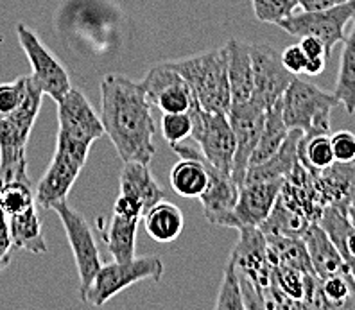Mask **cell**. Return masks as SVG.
<instances>
[{"label":"cell","mask_w":355,"mask_h":310,"mask_svg":"<svg viewBox=\"0 0 355 310\" xmlns=\"http://www.w3.org/2000/svg\"><path fill=\"white\" fill-rule=\"evenodd\" d=\"M228 54V79L232 104H243L253 97V63L250 44L230 38L225 45Z\"/></svg>","instance_id":"e0dca14e"},{"label":"cell","mask_w":355,"mask_h":310,"mask_svg":"<svg viewBox=\"0 0 355 310\" xmlns=\"http://www.w3.org/2000/svg\"><path fill=\"white\" fill-rule=\"evenodd\" d=\"M36 203L33 181H6L4 196L0 199V208L6 216H17Z\"/></svg>","instance_id":"f1b7e54d"},{"label":"cell","mask_w":355,"mask_h":310,"mask_svg":"<svg viewBox=\"0 0 355 310\" xmlns=\"http://www.w3.org/2000/svg\"><path fill=\"white\" fill-rule=\"evenodd\" d=\"M44 90L29 76L26 101L18 110L0 115V176L6 181H31L26 147L44 103Z\"/></svg>","instance_id":"277c9868"},{"label":"cell","mask_w":355,"mask_h":310,"mask_svg":"<svg viewBox=\"0 0 355 310\" xmlns=\"http://www.w3.org/2000/svg\"><path fill=\"white\" fill-rule=\"evenodd\" d=\"M113 214H119V216L124 217H133V219H142L144 208L142 205L135 201V199L128 198V196L124 194H119L117 201L113 205Z\"/></svg>","instance_id":"8d00e7d4"},{"label":"cell","mask_w":355,"mask_h":310,"mask_svg":"<svg viewBox=\"0 0 355 310\" xmlns=\"http://www.w3.org/2000/svg\"><path fill=\"white\" fill-rule=\"evenodd\" d=\"M280 56H282V63H284V67H286L291 74H295V76L304 74L305 63H307V56H305V52L302 51L300 44L287 47L286 51L282 52Z\"/></svg>","instance_id":"d590c367"},{"label":"cell","mask_w":355,"mask_h":310,"mask_svg":"<svg viewBox=\"0 0 355 310\" xmlns=\"http://www.w3.org/2000/svg\"><path fill=\"white\" fill-rule=\"evenodd\" d=\"M205 164H207L208 169V187L200 198L201 205H203L205 217L210 224L225 226L226 228L230 214H232L239 199L241 185L235 183V180L230 174L223 173V171L214 167L212 164H208L207 158H205Z\"/></svg>","instance_id":"9a60e30c"},{"label":"cell","mask_w":355,"mask_h":310,"mask_svg":"<svg viewBox=\"0 0 355 310\" xmlns=\"http://www.w3.org/2000/svg\"><path fill=\"white\" fill-rule=\"evenodd\" d=\"M334 149V158L339 164H350L355 160V133L352 131H338V133L330 135Z\"/></svg>","instance_id":"836d02e7"},{"label":"cell","mask_w":355,"mask_h":310,"mask_svg":"<svg viewBox=\"0 0 355 310\" xmlns=\"http://www.w3.org/2000/svg\"><path fill=\"white\" fill-rule=\"evenodd\" d=\"M298 156L302 165L312 173L323 171L336 164L330 135H316L311 138L302 137L298 146Z\"/></svg>","instance_id":"83f0119b"},{"label":"cell","mask_w":355,"mask_h":310,"mask_svg":"<svg viewBox=\"0 0 355 310\" xmlns=\"http://www.w3.org/2000/svg\"><path fill=\"white\" fill-rule=\"evenodd\" d=\"M164 276V262L158 257H135L130 262L106 264L97 273L96 280L92 282L90 289L83 296V302L92 303L96 307H103L121 291L139 282H158Z\"/></svg>","instance_id":"8992f818"},{"label":"cell","mask_w":355,"mask_h":310,"mask_svg":"<svg viewBox=\"0 0 355 310\" xmlns=\"http://www.w3.org/2000/svg\"><path fill=\"white\" fill-rule=\"evenodd\" d=\"M327 58H312V60H307V63H305V69H304V74H307V76H320V74L325 72V67H327Z\"/></svg>","instance_id":"ab89813d"},{"label":"cell","mask_w":355,"mask_h":310,"mask_svg":"<svg viewBox=\"0 0 355 310\" xmlns=\"http://www.w3.org/2000/svg\"><path fill=\"white\" fill-rule=\"evenodd\" d=\"M304 133L300 130H291L284 146L278 149L277 155L259 165L248 167L244 181H286L293 174L296 165L300 164L298 146Z\"/></svg>","instance_id":"ffe728a7"},{"label":"cell","mask_w":355,"mask_h":310,"mask_svg":"<svg viewBox=\"0 0 355 310\" xmlns=\"http://www.w3.org/2000/svg\"><path fill=\"white\" fill-rule=\"evenodd\" d=\"M4 189H6V180L0 176V199H2V196H4Z\"/></svg>","instance_id":"b9f144b4"},{"label":"cell","mask_w":355,"mask_h":310,"mask_svg":"<svg viewBox=\"0 0 355 310\" xmlns=\"http://www.w3.org/2000/svg\"><path fill=\"white\" fill-rule=\"evenodd\" d=\"M167 63L187 81L196 106L205 112H230L232 92L228 79V54L225 47Z\"/></svg>","instance_id":"3957f363"},{"label":"cell","mask_w":355,"mask_h":310,"mask_svg":"<svg viewBox=\"0 0 355 310\" xmlns=\"http://www.w3.org/2000/svg\"><path fill=\"white\" fill-rule=\"evenodd\" d=\"M311 174L321 205L347 212L348 203L355 196V160L350 164L336 162L323 171H311Z\"/></svg>","instance_id":"2e32d148"},{"label":"cell","mask_w":355,"mask_h":310,"mask_svg":"<svg viewBox=\"0 0 355 310\" xmlns=\"http://www.w3.org/2000/svg\"><path fill=\"white\" fill-rule=\"evenodd\" d=\"M323 309H355V280L350 271L320 278Z\"/></svg>","instance_id":"4316f807"},{"label":"cell","mask_w":355,"mask_h":310,"mask_svg":"<svg viewBox=\"0 0 355 310\" xmlns=\"http://www.w3.org/2000/svg\"><path fill=\"white\" fill-rule=\"evenodd\" d=\"M355 15V0L347 4L336 6V8L323 9V11H295V13L282 20L278 24L287 35L298 36H314L325 45L327 58L332 56L334 47L345 40V27L350 24Z\"/></svg>","instance_id":"ba28073f"},{"label":"cell","mask_w":355,"mask_h":310,"mask_svg":"<svg viewBox=\"0 0 355 310\" xmlns=\"http://www.w3.org/2000/svg\"><path fill=\"white\" fill-rule=\"evenodd\" d=\"M52 210L56 212L58 217H60L61 224H63V228L67 232V237H69L72 253H74L76 267H78L79 273V296L83 300V296L87 294L92 282L96 280L97 273L103 267L96 239L92 235L90 224L87 223V219L78 210L70 207L67 201L54 205Z\"/></svg>","instance_id":"9c48e42d"},{"label":"cell","mask_w":355,"mask_h":310,"mask_svg":"<svg viewBox=\"0 0 355 310\" xmlns=\"http://www.w3.org/2000/svg\"><path fill=\"white\" fill-rule=\"evenodd\" d=\"M300 47L305 52L307 60H312V58H327L325 54V45L321 44L320 40L314 38V36H304L300 40ZM329 60V58H327Z\"/></svg>","instance_id":"74e56055"},{"label":"cell","mask_w":355,"mask_h":310,"mask_svg":"<svg viewBox=\"0 0 355 310\" xmlns=\"http://www.w3.org/2000/svg\"><path fill=\"white\" fill-rule=\"evenodd\" d=\"M350 0H298L300 9L304 11H323V9L336 8V6L347 4Z\"/></svg>","instance_id":"f35d334b"},{"label":"cell","mask_w":355,"mask_h":310,"mask_svg":"<svg viewBox=\"0 0 355 310\" xmlns=\"http://www.w3.org/2000/svg\"><path fill=\"white\" fill-rule=\"evenodd\" d=\"M339 106L336 95L296 76L282 95V112L289 130H300L305 138L330 133V115Z\"/></svg>","instance_id":"5b68a950"},{"label":"cell","mask_w":355,"mask_h":310,"mask_svg":"<svg viewBox=\"0 0 355 310\" xmlns=\"http://www.w3.org/2000/svg\"><path fill=\"white\" fill-rule=\"evenodd\" d=\"M284 181H244L239 189V199L230 214L226 228H260L268 219Z\"/></svg>","instance_id":"4fadbf2b"},{"label":"cell","mask_w":355,"mask_h":310,"mask_svg":"<svg viewBox=\"0 0 355 310\" xmlns=\"http://www.w3.org/2000/svg\"><path fill=\"white\" fill-rule=\"evenodd\" d=\"M255 18L262 24H278L300 8L298 0H252Z\"/></svg>","instance_id":"4dcf8cb0"},{"label":"cell","mask_w":355,"mask_h":310,"mask_svg":"<svg viewBox=\"0 0 355 310\" xmlns=\"http://www.w3.org/2000/svg\"><path fill=\"white\" fill-rule=\"evenodd\" d=\"M29 88V76H20L11 83H0V115L13 113L22 106Z\"/></svg>","instance_id":"d6a6232c"},{"label":"cell","mask_w":355,"mask_h":310,"mask_svg":"<svg viewBox=\"0 0 355 310\" xmlns=\"http://www.w3.org/2000/svg\"><path fill=\"white\" fill-rule=\"evenodd\" d=\"M312 221L300 210L296 205L278 194L273 210L269 214L260 230L264 233H278V235H289V237H302L305 230L311 226Z\"/></svg>","instance_id":"d4e9b609"},{"label":"cell","mask_w":355,"mask_h":310,"mask_svg":"<svg viewBox=\"0 0 355 310\" xmlns=\"http://www.w3.org/2000/svg\"><path fill=\"white\" fill-rule=\"evenodd\" d=\"M216 309H232V310H244L243 300V291H241V282H239L237 271H235V266L232 262V259L228 260L225 267V275H223V284L219 289V296H217Z\"/></svg>","instance_id":"f546056e"},{"label":"cell","mask_w":355,"mask_h":310,"mask_svg":"<svg viewBox=\"0 0 355 310\" xmlns=\"http://www.w3.org/2000/svg\"><path fill=\"white\" fill-rule=\"evenodd\" d=\"M144 228L149 237L156 242L167 244L174 242L183 232L185 219H183L182 210L169 201L156 203L155 207L149 208L144 214Z\"/></svg>","instance_id":"44dd1931"},{"label":"cell","mask_w":355,"mask_h":310,"mask_svg":"<svg viewBox=\"0 0 355 310\" xmlns=\"http://www.w3.org/2000/svg\"><path fill=\"white\" fill-rule=\"evenodd\" d=\"M119 194H124L128 198L140 203L144 208V214L153 208L156 203L164 199V189L158 185L156 178L153 176L149 164L142 162H126L122 169L121 178H119Z\"/></svg>","instance_id":"ac0fdd59"},{"label":"cell","mask_w":355,"mask_h":310,"mask_svg":"<svg viewBox=\"0 0 355 310\" xmlns=\"http://www.w3.org/2000/svg\"><path fill=\"white\" fill-rule=\"evenodd\" d=\"M140 83L153 108L162 110V113H183L191 110V88L167 61L151 67Z\"/></svg>","instance_id":"5bb4252c"},{"label":"cell","mask_w":355,"mask_h":310,"mask_svg":"<svg viewBox=\"0 0 355 310\" xmlns=\"http://www.w3.org/2000/svg\"><path fill=\"white\" fill-rule=\"evenodd\" d=\"M192 140L207 158L208 164L232 176L235 156V135L228 113L205 112L192 103Z\"/></svg>","instance_id":"52a82bcc"},{"label":"cell","mask_w":355,"mask_h":310,"mask_svg":"<svg viewBox=\"0 0 355 310\" xmlns=\"http://www.w3.org/2000/svg\"><path fill=\"white\" fill-rule=\"evenodd\" d=\"M17 35L33 69V79L42 87L45 95L60 103L72 88L65 65L52 54L51 49L45 47L40 36L26 24H18Z\"/></svg>","instance_id":"30bf717a"},{"label":"cell","mask_w":355,"mask_h":310,"mask_svg":"<svg viewBox=\"0 0 355 310\" xmlns=\"http://www.w3.org/2000/svg\"><path fill=\"white\" fill-rule=\"evenodd\" d=\"M9 232L13 239L15 250H26L29 253H47V244L44 239L42 221L38 216L36 203L17 216H9Z\"/></svg>","instance_id":"7402d4cb"},{"label":"cell","mask_w":355,"mask_h":310,"mask_svg":"<svg viewBox=\"0 0 355 310\" xmlns=\"http://www.w3.org/2000/svg\"><path fill=\"white\" fill-rule=\"evenodd\" d=\"M352 29L343 40L341 61L334 95L348 115L355 113V15L350 20Z\"/></svg>","instance_id":"cb8c5ba5"},{"label":"cell","mask_w":355,"mask_h":310,"mask_svg":"<svg viewBox=\"0 0 355 310\" xmlns=\"http://www.w3.org/2000/svg\"><path fill=\"white\" fill-rule=\"evenodd\" d=\"M289 131L291 130L287 128L286 121H284V112H282L280 99L266 112L264 130L260 133L255 151H253L252 158H250V167H252V165L262 164V162L269 160L273 155H277L278 149H280V147L284 146V142H286Z\"/></svg>","instance_id":"603a6c76"},{"label":"cell","mask_w":355,"mask_h":310,"mask_svg":"<svg viewBox=\"0 0 355 310\" xmlns=\"http://www.w3.org/2000/svg\"><path fill=\"white\" fill-rule=\"evenodd\" d=\"M13 239H11V232H9L8 216L4 210L0 208V273L8 269L11 259H13Z\"/></svg>","instance_id":"e575fe53"},{"label":"cell","mask_w":355,"mask_h":310,"mask_svg":"<svg viewBox=\"0 0 355 310\" xmlns=\"http://www.w3.org/2000/svg\"><path fill=\"white\" fill-rule=\"evenodd\" d=\"M140 219L124 217L113 214L108 224V230L104 233V244L112 253L113 260L117 262H130L135 259L137 251V230Z\"/></svg>","instance_id":"484cf974"},{"label":"cell","mask_w":355,"mask_h":310,"mask_svg":"<svg viewBox=\"0 0 355 310\" xmlns=\"http://www.w3.org/2000/svg\"><path fill=\"white\" fill-rule=\"evenodd\" d=\"M305 246H307L309 259H311L312 269L320 278L339 275V273L350 271L343 259V255L336 248L327 232L318 223H311L305 233L302 235Z\"/></svg>","instance_id":"d6986e66"},{"label":"cell","mask_w":355,"mask_h":310,"mask_svg":"<svg viewBox=\"0 0 355 310\" xmlns=\"http://www.w3.org/2000/svg\"><path fill=\"white\" fill-rule=\"evenodd\" d=\"M228 119L235 135L232 178L235 180V183L243 185L244 180H246L248 167H250V158L255 151L260 133L264 130L266 110L260 108L259 104H255L253 101H248L243 104H232Z\"/></svg>","instance_id":"7c38bea8"},{"label":"cell","mask_w":355,"mask_h":310,"mask_svg":"<svg viewBox=\"0 0 355 310\" xmlns=\"http://www.w3.org/2000/svg\"><path fill=\"white\" fill-rule=\"evenodd\" d=\"M253 63V97L252 101L268 112L286 94L295 74L282 63V56L271 45L250 44Z\"/></svg>","instance_id":"8fae6325"},{"label":"cell","mask_w":355,"mask_h":310,"mask_svg":"<svg viewBox=\"0 0 355 310\" xmlns=\"http://www.w3.org/2000/svg\"><path fill=\"white\" fill-rule=\"evenodd\" d=\"M162 133L169 146L185 142L192 133V115L191 112L183 113H164L162 117Z\"/></svg>","instance_id":"1f68e13d"},{"label":"cell","mask_w":355,"mask_h":310,"mask_svg":"<svg viewBox=\"0 0 355 310\" xmlns=\"http://www.w3.org/2000/svg\"><path fill=\"white\" fill-rule=\"evenodd\" d=\"M58 104V140L54 158L83 169L92 146L104 135L101 117L81 90L70 88Z\"/></svg>","instance_id":"7a4b0ae2"},{"label":"cell","mask_w":355,"mask_h":310,"mask_svg":"<svg viewBox=\"0 0 355 310\" xmlns=\"http://www.w3.org/2000/svg\"><path fill=\"white\" fill-rule=\"evenodd\" d=\"M347 216H348V221H350V223L354 224V228H355V196L350 199V203H348Z\"/></svg>","instance_id":"60d3db41"},{"label":"cell","mask_w":355,"mask_h":310,"mask_svg":"<svg viewBox=\"0 0 355 310\" xmlns=\"http://www.w3.org/2000/svg\"><path fill=\"white\" fill-rule=\"evenodd\" d=\"M153 104L142 83L108 74L101 81V122L121 160L151 164L156 153Z\"/></svg>","instance_id":"6da1fadb"}]
</instances>
